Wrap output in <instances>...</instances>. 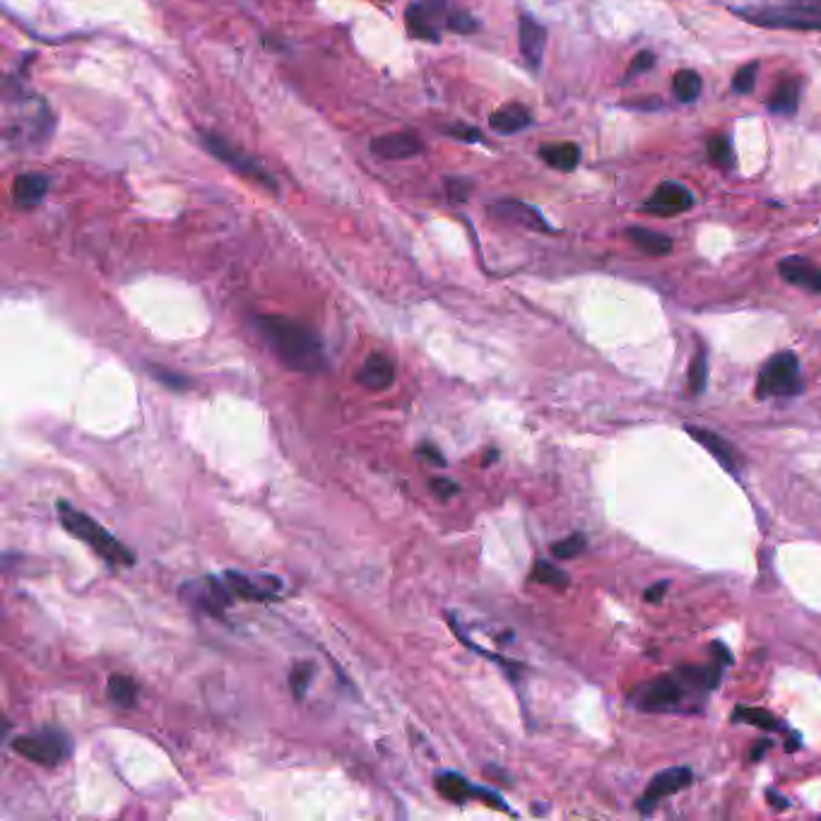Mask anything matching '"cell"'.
Here are the masks:
<instances>
[{
	"label": "cell",
	"mask_w": 821,
	"mask_h": 821,
	"mask_svg": "<svg viewBox=\"0 0 821 821\" xmlns=\"http://www.w3.org/2000/svg\"><path fill=\"white\" fill-rule=\"evenodd\" d=\"M720 667H699V665H682L672 675H660L648 679L646 684H639L629 694V701L639 711L646 713H679L687 711V704H699L701 696L716 689L720 679Z\"/></svg>",
	"instance_id": "1"
},
{
	"label": "cell",
	"mask_w": 821,
	"mask_h": 821,
	"mask_svg": "<svg viewBox=\"0 0 821 821\" xmlns=\"http://www.w3.org/2000/svg\"><path fill=\"white\" fill-rule=\"evenodd\" d=\"M256 328L268 340L270 350L289 369L301 371V374H318V371L326 369L323 342L306 323L292 321V318L285 316H258Z\"/></svg>",
	"instance_id": "2"
},
{
	"label": "cell",
	"mask_w": 821,
	"mask_h": 821,
	"mask_svg": "<svg viewBox=\"0 0 821 821\" xmlns=\"http://www.w3.org/2000/svg\"><path fill=\"white\" fill-rule=\"evenodd\" d=\"M56 511L63 528H66L73 537H78L80 542H85L87 547H92L94 552H97L104 561H109L111 566L135 564L131 549L121 545L114 535H109V530H106L102 523L94 521V518L87 516L85 511H78L75 506H70L68 501H58Z\"/></svg>",
	"instance_id": "3"
},
{
	"label": "cell",
	"mask_w": 821,
	"mask_h": 821,
	"mask_svg": "<svg viewBox=\"0 0 821 821\" xmlns=\"http://www.w3.org/2000/svg\"><path fill=\"white\" fill-rule=\"evenodd\" d=\"M802 393L800 378V359L795 352H778L761 369L759 381H756V398L766 400L773 395L781 398H793Z\"/></svg>",
	"instance_id": "4"
},
{
	"label": "cell",
	"mask_w": 821,
	"mask_h": 821,
	"mask_svg": "<svg viewBox=\"0 0 821 821\" xmlns=\"http://www.w3.org/2000/svg\"><path fill=\"white\" fill-rule=\"evenodd\" d=\"M203 145L212 157L220 159L222 164H227L229 169L236 171V174H241V176H246V179L261 183L263 188H270V191H277L275 176L270 174V171L265 169L256 157H251L248 152L241 150V147H236V145L229 143V140H224L222 135L203 133Z\"/></svg>",
	"instance_id": "5"
},
{
	"label": "cell",
	"mask_w": 821,
	"mask_h": 821,
	"mask_svg": "<svg viewBox=\"0 0 821 821\" xmlns=\"http://www.w3.org/2000/svg\"><path fill=\"white\" fill-rule=\"evenodd\" d=\"M737 15L749 20L752 25L773 27V29H821V8L814 5H790V8H766V10H737Z\"/></svg>",
	"instance_id": "6"
},
{
	"label": "cell",
	"mask_w": 821,
	"mask_h": 821,
	"mask_svg": "<svg viewBox=\"0 0 821 821\" xmlns=\"http://www.w3.org/2000/svg\"><path fill=\"white\" fill-rule=\"evenodd\" d=\"M13 749L20 756L39 766H56L66 759L70 752L68 737L61 730H41L34 735H22L13 742Z\"/></svg>",
	"instance_id": "7"
},
{
	"label": "cell",
	"mask_w": 821,
	"mask_h": 821,
	"mask_svg": "<svg viewBox=\"0 0 821 821\" xmlns=\"http://www.w3.org/2000/svg\"><path fill=\"white\" fill-rule=\"evenodd\" d=\"M448 3L446 0H417L405 10V22L412 37L439 41L441 39V25L446 27L448 20Z\"/></svg>",
	"instance_id": "8"
},
{
	"label": "cell",
	"mask_w": 821,
	"mask_h": 821,
	"mask_svg": "<svg viewBox=\"0 0 821 821\" xmlns=\"http://www.w3.org/2000/svg\"><path fill=\"white\" fill-rule=\"evenodd\" d=\"M436 790H439V795H444L446 800H451V802L482 800L496 809L511 812V809L506 807L504 797L492 793V790H487V788H477V785H472L468 778H463L460 773H453V771L439 773V776H436Z\"/></svg>",
	"instance_id": "9"
},
{
	"label": "cell",
	"mask_w": 821,
	"mask_h": 821,
	"mask_svg": "<svg viewBox=\"0 0 821 821\" xmlns=\"http://www.w3.org/2000/svg\"><path fill=\"white\" fill-rule=\"evenodd\" d=\"M691 783H694V771L687 769V766H675V769L660 771L658 776L651 781V785H648L646 793L641 795L639 805L636 807H639L641 814H651L653 809L658 807L660 800L679 793V790L689 788Z\"/></svg>",
	"instance_id": "10"
},
{
	"label": "cell",
	"mask_w": 821,
	"mask_h": 821,
	"mask_svg": "<svg viewBox=\"0 0 821 821\" xmlns=\"http://www.w3.org/2000/svg\"><path fill=\"white\" fill-rule=\"evenodd\" d=\"M694 205V193L677 181H663L653 191L651 200L643 205V210L658 217H675L679 212H687Z\"/></svg>",
	"instance_id": "11"
},
{
	"label": "cell",
	"mask_w": 821,
	"mask_h": 821,
	"mask_svg": "<svg viewBox=\"0 0 821 821\" xmlns=\"http://www.w3.org/2000/svg\"><path fill=\"white\" fill-rule=\"evenodd\" d=\"M684 429H687V434L691 436V439H694L699 446H704L706 451L711 453V456L716 458L725 470H728V472H740V468H742V453L737 451V448L732 446L730 441L725 439V436H720V434H716V431H711V429L694 427V424H687V427H684Z\"/></svg>",
	"instance_id": "12"
},
{
	"label": "cell",
	"mask_w": 821,
	"mask_h": 821,
	"mask_svg": "<svg viewBox=\"0 0 821 821\" xmlns=\"http://www.w3.org/2000/svg\"><path fill=\"white\" fill-rule=\"evenodd\" d=\"M424 150V143L419 140L417 133L400 131V133H386L371 140V152L378 159H410Z\"/></svg>",
	"instance_id": "13"
},
{
	"label": "cell",
	"mask_w": 821,
	"mask_h": 821,
	"mask_svg": "<svg viewBox=\"0 0 821 821\" xmlns=\"http://www.w3.org/2000/svg\"><path fill=\"white\" fill-rule=\"evenodd\" d=\"M518 44L530 70H540L542 58L547 49V29L535 20V17L523 15L518 22Z\"/></svg>",
	"instance_id": "14"
},
{
	"label": "cell",
	"mask_w": 821,
	"mask_h": 821,
	"mask_svg": "<svg viewBox=\"0 0 821 821\" xmlns=\"http://www.w3.org/2000/svg\"><path fill=\"white\" fill-rule=\"evenodd\" d=\"M778 273L790 285L807 289V292H821V268L817 263L807 261V258L790 256L778 263Z\"/></svg>",
	"instance_id": "15"
},
{
	"label": "cell",
	"mask_w": 821,
	"mask_h": 821,
	"mask_svg": "<svg viewBox=\"0 0 821 821\" xmlns=\"http://www.w3.org/2000/svg\"><path fill=\"white\" fill-rule=\"evenodd\" d=\"M393 378H395V366L391 359L386 357V354L381 352H374L369 359H366L362 369H359L357 374V381L362 383L364 388H369V391H386V388L393 386Z\"/></svg>",
	"instance_id": "16"
},
{
	"label": "cell",
	"mask_w": 821,
	"mask_h": 821,
	"mask_svg": "<svg viewBox=\"0 0 821 821\" xmlns=\"http://www.w3.org/2000/svg\"><path fill=\"white\" fill-rule=\"evenodd\" d=\"M492 212H496L501 220L521 224V227L525 229H535V232H552L549 222L540 215V210L530 208V205L521 203V200H501V203L494 205Z\"/></svg>",
	"instance_id": "17"
},
{
	"label": "cell",
	"mask_w": 821,
	"mask_h": 821,
	"mask_svg": "<svg viewBox=\"0 0 821 821\" xmlns=\"http://www.w3.org/2000/svg\"><path fill=\"white\" fill-rule=\"evenodd\" d=\"M49 193V179L44 174H20L13 183V196L20 208H37Z\"/></svg>",
	"instance_id": "18"
},
{
	"label": "cell",
	"mask_w": 821,
	"mask_h": 821,
	"mask_svg": "<svg viewBox=\"0 0 821 821\" xmlns=\"http://www.w3.org/2000/svg\"><path fill=\"white\" fill-rule=\"evenodd\" d=\"M533 123V116L525 109L523 104H506L501 109H496L492 118H489V126L492 131L501 135H511V133H521L523 128H528Z\"/></svg>",
	"instance_id": "19"
},
{
	"label": "cell",
	"mask_w": 821,
	"mask_h": 821,
	"mask_svg": "<svg viewBox=\"0 0 821 821\" xmlns=\"http://www.w3.org/2000/svg\"><path fill=\"white\" fill-rule=\"evenodd\" d=\"M626 239L639 248V251L648 253V256H667V253L672 251L670 236L653 232V229L646 227H629L626 229Z\"/></svg>",
	"instance_id": "20"
},
{
	"label": "cell",
	"mask_w": 821,
	"mask_h": 821,
	"mask_svg": "<svg viewBox=\"0 0 821 821\" xmlns=\"http://www.w3.org/2000/svg\"><path fill=\"white\" fill-rule=\"evenodd\" d=\"M542 162L549 164L557 171H574L581 162V150L574 143H559V145H545L540 150Z\"/></svg>",
	"instance_id": "21"
},
{
	"label": "cell",
	"mask_w": 821,
	"mask_h": 821,
	"mask_svg": "<svg viewBox=\"0 0 821 821\" xmlns=\"http://www.w3.org/2000/svg\"><path fill=\"white\" fill-rule=\"evenodd\" d=\"M106 694H109L111 704H116L121 708H133L135 701H138V684L126 675H114V677H109Z\"/></svg>",
	"instance_id": "22"
},
{
	"label": "cell",
	"mask_w": 821,
	"mask_h": 821,
	"mask_svg": "<svg viewBox=\"0 0 821 821\" xmlns=\"http://www.w3.org/2000/svg\"><path fill=\"white\" fill-rule=\"evenodd\" d=\"M797 104H800V87H797L795 80L783 82V85L778 87L769 99V109L773 111V114H783V116H793L797 111Z\"/></svg>",
	"instance_id": "23"
},
{
	"label": "cell",
	"mask_w": 821,
	"mask_h": 821,
	"mask_svg": "<svg viewBox=\"0 0 821 821\" xmlns=\"http://www.w3.org/2000/svg\"><path fill=\"white\" fill-rule=\"evenodd\" d=\"M732 720H742V723L752 725V728L761 730H781L783 723L773 716L766 708H752V706H737L732 713Z\"/></svg>",
	"instance_id": "24"
},
{
	"label": "cell",
	"mask_w": 821,
	"mask_h": 821,
	"mask_svg": "<svg viewBox=\"0 0 821 821\" xmlns=\"http://www.w3.org/2000/svg\"><path fill=\"white\" fill-rule=\"evenodd\" d=\"M227 586H229V593L236 595V598H244V600H268L270 598V588L256 586L251 578L239 574V571H227Z\"/></svg>",
	"instance_id": "25"
},
{
	"label": "cell",
	"mask_w": 821,
	"mask_h": 821,
	"mask_svg": "<svg viewBox=\"0 0 821 821\" xmlns=\"http://www.w3.org/2000/svg\"><path fill=\"white\" fill-rule=\"evenodd\" d=\"M701 87H704V82H701L696 70H679L675 80H672V92H675L679 102H694V99H699Z\"/></svg>",
	"instance_id": "26"
},
{
	"label": "cell",
	"mask_w": 821,
	"mask_h": 821,
	"mask_svg": "<svg viewBox=\"0 0 821 821\" xmlns=\"http://www.w3.org/2000/svg\"><path fill=\"white\" fill-rule=\"evenodd\" d=\"M530 581L540 583V586L559 588V590L569 586V576H566L561 569H557L554 564H549V561H537V564L533 566V571H530Z\"/></svg>",
	"instance_id": "27"
},
{
	"label": "cell",
	"mask_w": 821,
	"mask_h": 821,
	"mask_svg": "<svg viewBox=\"0 0 821 821\" xmlns=\"http://www.w3.org/2000/svg\"><path fill=\"white\" fill-rule=\"evenodd\" d=\"M706 386H708V359H706L704 347H699L689 364V393L701 395L706 391Z\"/></svg>",
	"instance_id": "28"
},
{
	"label": "cell",
	"mask_w": 821,
	"mask_h": 821,
	"mask_svg": "<svg viewBox=\"0 0 821 821\" xmlns=\"http://www.w3.org/2000/svg\"><path fill=\"white\" fill-rule=\"evenodd\" d=\"M586 547H588L586 535H583V533H574V535L566 537V540L554 542V545H552V554H554V557H557V559H576V557H581L583 552H586Z\"/></svg>",
	"instance_id": "29"
},
{
	"label": "cell",
	"mask_w": 821,
	"mask_h": 821,
	"mask_svg": "<svg viewBox=\"0 0 821 821\" xmlns=\"http://www.w3.org/2000/svg\"><path fill=\"white\" fill-rule=\"evenodd\" d=\"M708 157L713 159V164H718V167H723V169H730L732 164H735L730 143L725 138H720V135L708 140Z\"/></svg>",
	"instance_id": "30"
},
{
	"label": "cell",
	"mask_w": 821,
	"mask_h": 821,
	"mask_svg": "<svg viewBox=\"0 0 821 821\" xmlns=\"http://www.w3.org/2000/svg\"><path fill=\"white\" fill-rule=\"evenodd\" d=\"M477 27H480V22H477L470 13H463V10H451V13H448L446 29H451V32L470 34L477 32Z\"/></svg>",
	"instance_id": "31"
},
{
	"label": "cell",
	"mask_w": 821,
	"mask_h": 821,
	"mask_svg": "<svg viewBox=\"0 0 821 821\" xmlns=\"http://www.w3.org/2000/svg\"><path fill=\"white\" fill-rule=\"evenodd\" d=\"M756 73H759V63H747V66H742V70H737L735 80H732V90L735 92H752L754 90V82H756Z\"/></svg>",
	"instance_id": "32"
},
{
	"label": "cell",
	"mask_w": 821,
	"mask_h": 821,
	"mask_svg": "<svg viewBox=\"0 0 821 821\" xmlns=\"http://www.w3.org/2000/svg\"><path fill=\"white\" fill-rule=\"evenodd\" d=\"M311 675H313L311 665H297V667H294L292 677H289V684H292L294 691H297V699H301V694H304V689L309 687Z\"/></svg>",
	"instance_id": "33"
},
{
	"label": "cell",
	"mask_w": 821,
	"mask_h": 821,
	"mask_svg": "<svg viewBox=\"0 0 821 821\" xmlns=\"http://www.w3.org/2000/svg\"><path fill=\"white\" fill-rule=\"evenodd\" d=\"M653 66H655V56H653L651 51L639 53V56H636L634 61H631L629 70H626V80L636 78V75H639V73H646V70H651Z\"/></svg>",
	"instance_id": "34"
},
{
	"label": "cell",
	"mask_w": 821,
	"mask_h": 821,
	"mask_svg": "<svg viewBox=\"0 0 821 821\" xmlns=\"http://www.w3.org/2000/svg\"><path fill=\"white\" fill-rule=\"evenodd\" d=\"M431 492L441 496V499H451V496L458 494V484L448 480V477H436V480H431Z\"/></svg>",
	"instance_id": "35"
},
{
	"label": "cell",
	"mask_w": 821,
	"mask_h": 821,
	"mask_svg": "<svg viewBox=\"0 0 821 821\" xmlns=\"http://www.w3.org/2000/svg\"><path fill=\"white\" fill-rule=\"evenodd\" d=\"M155 376H159V381H162V383H167V386L176 388V391H183V388L188 386V381H186V378L179 376V374H167V371L155 369Z\"/></svg>",
	"instance_id": "36"
},
{
	"label": "cell",
	"mask_w": 821,
	"mask_h": 821,
	"mask_svg": "<svg viewBox=\"0 0 821 821\" xmlns=\"http://www.w3.org/2000/svg\"><path fill=\"white\" fill-rule=\"evenodd\" d=\"M667 588H670V583H667V581L655 583V586H651V588L646 590V593H643V600H646V602H653V605H655V602H660V600L665 598Z\"/></svg>",
	"instance_id": "37"
},
{
	"label": "cell",
	"mask_w": 821,
	"mask_h": 821,
	"mask_svg": "<svg viewBox=\"0 0 821 821\" xmlns=\"http://www.w3.org/2000/svg\"><path fill=\"white\" fill-rule=\"evenodd\" d=\"M419 453H422L424 458L429 460V463H434V465H439V468H446V458L441 456V451L436 446H431V444H424L422 448H419Z\"/></svg>",
	"instance_id": "38"
},
{
	"label": "cell",
	"mask_w": 821,
	"mask_h": 821,
	"mask_svg": "<svg viewBox=\"0 0 821 821\" xmlns=\"http://www.w3.org/2000/svg\"><path fill=\"white\" fill-rule=\"evenodd\" d=\"M766 800H769V805H771L773 809H790L788 797L773 793V790H766Z\"/></svg>",
	"instance_id": "39"
},
{
	"label": "cell",
	"mask_w": 821,
	"mask_h": 821,
	"mask_svg": "<svg viewBox=\"0 0 821 821\" xmlns=\"http://www.w3.org/2000/svg\"><path fill=\"white\" fill-rule=\"evenodd\" d=\"M451 133L456 135V138H460V140H463V135H468L470 143H475V140H480V133H477V131H468V128H453Z\"/></svg>",
	"instance_id": "40"
},
{
	"label": "cell",
	"mask_w": 821,
	"mask_h": 821,
	"mask_svg": "<svg viewBox=\"0 0 821 821\" xmlns=\"http://www.w3.org/2000/svg\"><path fill=\"white\" fill-rule=\"evenodd\" d=\"M771 749V742L769 740H764V742H756V747H754V752H752V759L754 761H759L761 756H764L766 752H769Z\"/></svg>",
	"instance_id": "41"
},
{
	"label": "cell",
	"mask_w": 821,
	"mask_h": 821,
	"mask_svg": "<svg viewBox=\"0 0 821 821\" xmlns=\"http://www.w3.org/2000/svg\"><path fill=\"white\" fill-rule=\"evenodd\" d=\"M713 655H718V658L725 660V663H732V655L728 653V648L720 646V643H713Z\"/></svg>",
	"instance_id": "42"
},
{
	"label": "cell",
	"mask_w": 821,
	"mask_h": 821,
	"mask_svg": "<svg viewBox=\"0 0 821 821\" xmlns=\"http://www.w3.org/2000/svg\"><path fill=\"white\" fill-rule=\"evenodd\" d=\"M797 742H800V735H790L788 737V747H785V749H788V752H795Z\"/></svg>",
	"instance_id": "43"
},
{
	"label": "cell",
	"mask_w": 821,
	"mask_h": 821,
	"mask_svg": "<svg viewBox=\"0 0 821 821\" xmlns=\"http://www.w3.org/2000/svg\"><path fill=\"white\" fill-rule=\"evenodd\" d=\"M800 5H814V8H821V0H795Z\"/></svg>",
	"instance_id": "44"
},
{
	"label": "cell",
	"mask_w": 821,
	"mask_h": 821,
	"mask_svg": "<svg viewBox=\"0 0 821 821\" xmlns=\"http://www.w3.org/2000/svg\"><path fill=\"white\" fill-rule=\"evenodd\" d=\"M487 456H489V458H487V460H484V463H494V460H496V451H489V453H487Z\"/></svg>",
	"instance_id": "45"
}]
</instances>
